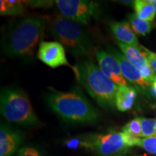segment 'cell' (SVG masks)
Here are the masks:
<instances>
[{
  "label": "cell",
  "instance_id": "9c48e42d",
  "mask_svg": "<svg viewBox=\"0 0 156 156\" xmlns=\"http://www.w3.org/2000/svg\"><path fill=\"white\" fill-rule=\"evenodd\" d=\"M108 51L118 62L122 73L126 81L130 82L142 93L147 92L151 85L144 80L140 70L130 63L123 54L118 52L115 48H108Z\"/></svg>",
  "mask_w": 156,
  "mask_h": 156
},
{
  "label": "cell",
  "instance_id": "44dd1931",
  "mask_svg": "<svg viewBox=\"0 0 156 156\" xmlns=\"http://www.w3.org/2000/svg\"><path fill=\"white\" fill-rule=\"evenodd\" d=\"M16 156H44V155L37 147L28 145L20 149Z\"/></svg>",
  "mask_w": 156,
  "mask_h": 156
},
{
  "label": "cell",
  "instance_id": "52a82bcc",
  "mask_svg": "<svg viewBox=\"0 0 156 156\" xmlns=\"http://www.w3.org/2000/svg\"><path fill=\"white\" fill-rule=\"evenodd\" d=\"M56 5L62 15L83 25L97 18L100 9L96 2L87 0H56Z\"/></svg>",
  "mask_w": 156,
  "mask_h": 156
},
{
  "label": "cell",
  "instance_id": "7a4b0ae2",
  "mask_svg": "<svg viewBox=\"0 0 156 156\" xmlns=\"http://www.w3.org/2000/svg\"><path fill=\"white\" fill-rule=\"evenodd\" d=\"M48 106L64 122L72 124L93 123L100 113L79 89L67 92L52 90L45 95Z\"/></svg>",
  "mask_w": 156,
  "mask_h": 156
},
{
  "label": "cell",
  "instance_id": "8992f818",
  "mask_svg": "<svg viewBox=\"0 0 156 156\" xmlns=\"http://www.w3.org/2000/svg\"><path fill=\"white\" fill-rule=\"evenodd\" d=\"M140 138H134L124 132L92 134L85 137L87 148L100 156H121L132 146L137 145Z\"/></svg>",
  "mask_w": 156,
  "mask_h": 156
},
{
  "label": "cell",
  "instance_id": "603a6c76",
  "mask_svg": "<svg viewBox=\"0 0 156 156\" xmlns=\"http://www.w3.org/2000/svg\"><path fill=\"white\" fill-rule=\"evenodd\" d=\"M146 55H147V61L149 62L150 66L153 68L154 71L156 72V54L151 51L147 48H145Z\"/></svg>",
  "mask_w": 156,
  "mask_h": 156
},
{
  "label": "cell",
  "instance_id": "e0dca14e",
  "mask_svg": "<svg viewBox=\"0 0 156 156\" xmlns=\"http://www.w3.org/2000/svg\"><path fill=\"white\" fill-rule=\"evenodd\" d=\"M129 20L131 23L132 28L135 34L140 36H145L151 31L153 25L151 22L140 19L135 14H129Z\"/></svg>",
  "mask_w": 156,
  "mask_h": 156
},
{
  "label": "cell",
  "instance_id": "7402d4cb",
  "mask_svg": "<svg viewBox=\"0 0 156 156\" xmlns=\"http://www.w3.org/2000/svg\"><path fill=\"white\" fill-rule=\"evenodd\" d=\"M139 70L140 73H141L142 77L144 78V80L147 81V83H149L151 85H152V83L156 79L155 73L151 66L143 67Z\"/></svg>",
  "mask_w": 156,
  "mask_h": 156
},
{
  "label": "cell",
  "instance_id": "7c38bea8",
  "mask_svg": "<svg viewBox=\"0 0 156 156\" xmlns=\"http://www.w3.org/2000/svg\"><path fill=\"white\" fill-rule=\"evenodd\" d=\"M117 44L126 59L138 69L150 66L146 55V48L144 46H129L119 41H117Z\"/></svg>",
  "mask_w": 156,
  "mask_h": 156
},
{
  "label": "cell",
  "instance_id": "5bb4252c",
  "mask_svg": "<svg viewBox=\"0 0 156 156\" xmlns=\"http://www.w3.org/2000/svg\"><path fill=\"white\" fill-rule=\"evenodd\" d=\"M136 97V92L134 87L119 86L116 96V107L120 112H126L133 106Z\"/></svg>",
  "mask_w": 156,
  "mask_h": 156
},
{
  "label": "cell",
  "instance_id": "3957f363",
  "mask_svg": "<svg viewBox=\"0 0 156 156\" xmlns=\"http://www.w3.org/2000/svg\"><path fill=\"white\" fill-rule=\"evenodd\" d=\"M78 81L96 101L104 108L116 106V96L119 86L107 77L99 67L90 60L84 59L74 66Z\"/></svg>",
  "mask_w": 156,
  "mask_h": 156
},
{
  "label": "cell",
  "instance_id": "8fae6325",
  "mask_svg": "<svg viewBox=\"0 0 156 156\" xmlns=\"http://www.w3.org/2000/svg\"><path fill=\"white\" fill-rule=\"evenodd\" d=\"M22 142V136L17 130L7 124L0 127V156H12Z\"/></svg>",
  "mask_w": 156,
  "mask_h": 156
},
{
  "label": "cell",
  "instance_id": "5b68a950",
  "mask_svg": "<svg viewBox=\"0 0 156 156\" xmlns=\"http://www.w3.org/2000/svg\"><path fill=\"white\" fill-rule=\"evenodd\" d=\"M0 112L5 119L18 125L33 126L39 124L28 96L20 89L7 87L2 90Z\"/></svg>",
  "mask_w": 156,
  "mask_h": 156
},
{
  "label": "cell",
  "instance_id": "6da1fadb",
  "mask_svg": "<svg viewBox=\"0 0 156 156\" xmlns=\"http://www.w3.org/2000/svg\"><path fill=\"white\" fill-rule=\"evenodd\" d=\"M45 20L28 16L13 20L5 27L2 46L9 57L28 59L34 57L38 43L45 28Z\"/></svg>",
  "mask_w": 156,
  "mask_h": 156
},
{
  "label": "cell",
  "instance_id": "cb8c5ba5",
  "mask_svg": "<svg viewBox=\"0 0 156 156\" xmlns=\"http://www.w3.org/2000/svg\"><path fill=\"white\" fill-rule=\"evenodd\" d=\"M151 91L154 96L156 97V79L151 85Z\"/></svg>",
  "mask_w": 156,
  "mask_h": 156
},
{
  "label": "cell",
  "instance_id": "30bf717a",
  "mask_svg": "<svg viewBox=\"0 0 156 156\" xmlns=\"http://www.w3.org/2000/svg\"><path fill=\"white\" fill-rule=\"evenodd\" d=\"M96 57L98 67L103 73L118 86H128V82L122 73L118 62L110 53L98 51Z\"/></svg>",
  "mask_w": 156,
  "mask_h": 156
},
{
  "label": "cell",
  "instance_id": "d4e9b609",
  "mask_svg": "<svg viewBox=\"0 0 156 156\" xmlns=\"http://www.w3.org/2000/svg\"><path fill=\"white\" fill-rule=\"evenodd\" d=\"M152 3V5H153L154 8H155V12H156V0H152V1H150Z\"/></svg>",
  "mask_w": 156,
  "mask_h": 156
},
{
  "label": "cell",
  "instance_id": "9a60e30c",
  "mask_svg": "<svg viewBox=\"0 0 156 156\" xmlns=\"http://www.w3.org/2000/svg\"><path fill=\"white\" fill-rule=\"evenodd\" d=\"M135 15L140 19L147 22H151L155 19L156 12L153 5L150 1L136 0L134 2Z\"/></svg>",
  "mask_w": 156,
  "mask_h": 156
},
{
  "label": "cell",
  "instance_id": "277c9868",
  "mask_svg": "<svg viewBox=\"0 0 156 156\" xmlns=\"http://www.w3.org/2000/svg\"><path fill=\"white\" fill-rule=\"evenodd\" d=\"M49 22L51 32L73 56L87 55L93 50V39L83 24L62 15L51 17Z\"/></svg>",
  "mask_w": 156,
  "mask_h": 156
},
{
  "label": "cell",
  "instance_id": "ba28073f",
  "mask_svg": "<svg viewBox=\"0 0 156 156\" xmlns=\"http://www.w3.org/2000/svg\"><path fill=\"white\" fill-rule=\"evenodd\" d=\"M38 57L46 65L51 68L67 65L74 69L66 57L65 48L59 42L41 41L39 44Z\"/></svg>",
  "mask_w": 156,
  "mask_h": 156
},
{
  "label": "cell",
  "instance_id": "d6986e66",
  "mask_svg": "<svg viewBox=\"0 0 156 156\" xmlns=\"http://www.w3.org/2000/svg\"><path fill=\"white\" fill-rule=\"evenodd\" d=\"M142 130V137L156 136V119L140 118Z\"/></svg>",
  "mask_w": 156,
  "mask_h": 156
},
{
  "label": "cell",
  "instance_id": "ac0fdd59",
  "mask_svg": "<svg viewBox=\"0 0 156 156\" xmlns=\"http://www.w3.org/2000/svg\"><path fill=\"white\" fill-rule=\"evenodd\" d=\"M123 132L134 138L142 137V130L140 118H135L123 127Z\"/></svg>",
  "mask_w": 156,
  "mask_h": 156
},
{
  "label": "cell",
  "instance_id": "ffe728a7",
  "mask_svg": "<svg viewBox=\"0 0 156 156\" xmlns=\"http://www.w3.org/2000/svg\"><path fill=\"white\" fill-rule=\"evenodd\" d=\"M137 146L141 147L148 153L156 154V136L140 139L137 142Z\"/></svg>",
  "mask_w": 156,
  "mask_h": 156
},
{
  "label": "cell",
  "instance_id": "2e32d148",
  "mask_svg": "<svg viewBox=\"0 0 156 156\" xmlns=\"http://www.w3.org/2000/svg\"><path fill=\"white\" fill-rule=\"evenodd\" d=\"M23 1L2 0L0 2L1 15H23L25 12V8Z\"/></svg>",
  "mask_w": 156,
  "mask_h": 156
},
{
  "label": "cell",
  "instance_id": "4fadbf2b",
  "mask_svg": "<svg viewBox=\"0 0 156 156\" xmlns=\"http://www.w3.org/2000/svg\"><path fill=\"white\" fill-rule=\"evenodd\" d=\"M110 28L118 41L133 46H139V41L133 29L126 21L113 22Z\"/></svg>",
  "mask_w": 156,
  "mask_h": 156
}]
</instances>
